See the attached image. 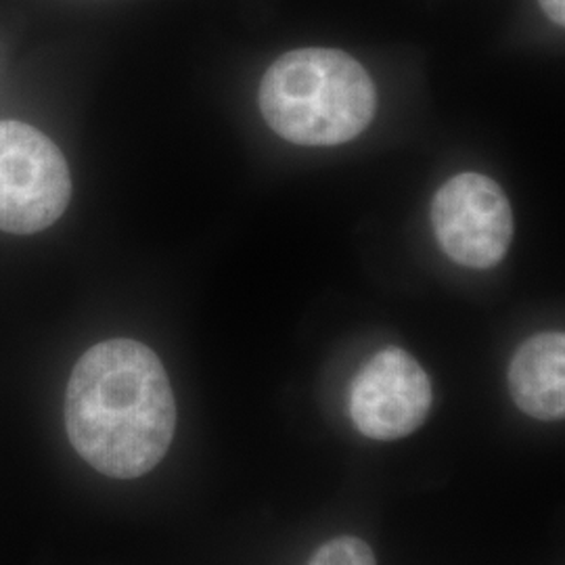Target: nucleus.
<instances>
[{
  "label": "nucleus",
  "mask_w": 565,
  "mask_h": 565,
  "mask_svg": "<svg viewBox=\"0 0 565 565\" xmlns=\"http://www.w3.org/2000/svg\"><path fill=\"white\" fill-rule=\"evenodd\" d=\"M67 436L109 478H141L162 461L177 427L172 385L158 354L135 340L93 345L65 394Z\"/></svg>",
  "instance_id": "nucleus-1"
},
{
  "label": "nucleus",
  "mask_w": 565,
  "mask_h": 565,
  "mask_svg": "<svg viewBox=\"0 0 565 565\" xmlns=\"http://www.w3.org/2000/svg\"><path fill=\"white\" fill-rule=\"evenodd\" d=\"M260 111L285 141L333 147L356 139L375 118L377 90L363 65L338 49H298L260 82Z\"/></svg>",
  "instance_id": "nucleus-2"
},
{
  "label": "nucleus",
  "mask_w": 565,
  "mask_h": 565,
  "mask_svg": "<svg viewBox=\"0 0 565 565\" xmlns=\"http://www.w3.org/2000/svg\"><path fill=\"white\" fill-rule=\"evenodd\" d=\"M72 198L60 147L34 126L0 121V231L32 235L57 223Z\"/></svg>",
  "instance_id": "nucleus-3"
},
{
  "label": "nucleus",
  "mask_w": 565,
  "mask_h": 565,
  "mask_svg": "<svg viewBox=\"0 0 565 565\" xmlns=\"http://www.w3.org/2000/svg\"><path fill=\"white\" fill-rule=\"evenodd\" d=\"M431 226L452 263L492 268L505 258L513 239L511 203L499 182L478 172H463L436 193Z\"/></svg>",
  "instance_id": "nucleus-4"
},
{
  "label": "nucleus",
  "mask_w": 565,
  "mask_h": 565,
  "mask_svg": "<svg viewBox=\"0 0 565 565\" xmlns=\"http://www.w3.org/2000/svg\"><path fill=\"white\" fill-rule=\"evenodd\" d=\"M434 403L431 382L406 350L390 345L356 373L350 417L371 440H401L424 425Z\"/></svg>",
  "instance_id": "nucleus-5"
},
{
  "label": "nucleus",
  "mask_w": 565,
  "mask_h": 565,
  "mask_svg": "<svg viewBox=\"0 0 565 565\" xmlns=\"http://www.w3.org/2000/svg\"><path fill=\"white\" fill-rule=\"evenodd\" d=\"M509 392L518 408L539 422L565 415V335L545 331L525 340L509 364Z\"/></svg>",
  "instance_id": "nucleus-6"
},
{
  "label": "nucleus",
  "mask_w": 565,
  "mask_h": 565,
  "mask_svg": "<svg viewBox=\"0 0 565 565\" xmlns=\"http://www.w3.org/2000/svg\"><path fill=\"white\" fill-rule=\"evenodd\" d=\"M308 565H377L371 546L356 536H338L324 543Z\"/></svg>",
  "instance_id": "nucleus-7"
},
{
  "label": "nucleus",
  "mask_w": 565,
  "mask_h": 565,
  "mask_svg": "<svg viewBox=\"0 0 565 565\" xmlns=\"http://www.w3.org/2000/svg\"><path fill=\"white\" fill-rule=\"evenodd\" d=\"M541 9L545 11L546 18L553 21L555 25L564 28L565 25V0H539Z\"/></svg>",
  "instance_id": "nucleus-8"
}]
</instances>
